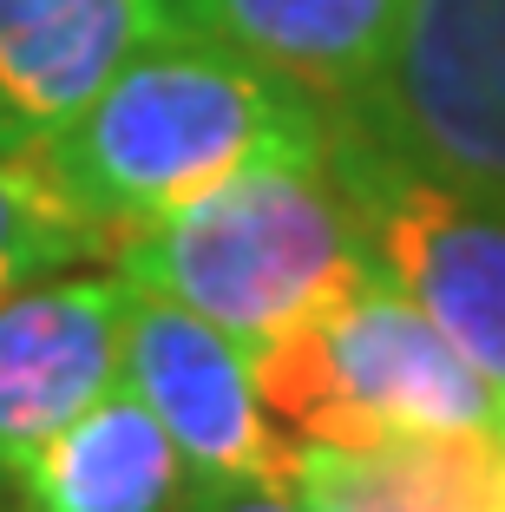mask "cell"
Wrapping results in <instances>:
<instances>
[{"label":"cell","instance_id":"9","mask_svg":"<svg viewBox=\"0 0 505 512\" xmlns=\"http://www.w3.org/2000/svg\"><path fill=\"white\" fill-rule=\"evenodd\" d=\"M164 7L171 27L269 66L328 112L361 106L401 20V0H164Z\"/></svg>","mask_w":505,"mask_h":512},{"label":"cell","instance_id":"8","mask_svg":"<svg viewBox=\"0 0 505 512\" xmlns=\"http://www.w3.org/2000/svg\"><path fill=\"white\" fill-rule=\"evenodd\" d=\"M164 27V0H0V151L46 145Z\"/></svg>","mask_w":505,"mask_h":512},{"label":"cell","instance_id":"1","mask_svg":"<svg viewBox=\"0 0 505 512\" xmlns=\"http://www.w3.org/2000/svg\"><path fill=\"white\" fill-rule=\"evenodd\" d=\"M335 119L342 112L269 66L204 33L164 27L33 151L79 211L125 243L263 158L328 151Z\"/></svg>","mask_w":505,"mask_h":512},{"label":"cell","instance_id":"12","mask_svg":"<svg viewBox=\"0 0 505 512\" xmlns=\"http://www.w3.org/2000/svg\"><path fill=\"white\" fill-rule=\"evenodd\" d=\"M99 256H119V243L66 197L40 151H0V296Z\"/></svg>","mask_w":505,"mask_h":512},{"label":"cell","instance_id":"7","mask_svg":"<svg viewBox=\"0 0 505 512\" xmlns=\"http://www.w3.org/2000/svg\"><path fill=\"white\" fill-rule=\"evenodd\" d=\"M125 270H60L0 296V480L125 381Z\"/></svg>","mask_w":505,"mask_h":512},{"label":"cell","instance_id":"2","mask_svg":"<svg viewBox=\"0 0 505 512\" xmlns=\"http://www.w3.org/2000/svg\"><path fill=\"white\" fill-rule=\"evenodd\" d=\"M112 263L125 283L197 309L243 348L289 335L374 276L328 151H289L223 178L197 204L132 230Z\"/></svg>","mask_w":505,"mask_h":512},{"label":"cell","instance_id":"3","mask_svg":"<svg viewBox=\"0 0 505 512\" xmlns=\"http://www.w3.org/2000/svg\"><path fill=\"white\" fill-rule=\"evenodd\" d=\"M269 421L302 447L368 453L427 427H505L499 394L387 276L250 348Z\"/></svg>","mask_w":505,"mask_h":512},{"label":"cell","instance_id":"10","mask_svg":"<svg viewBox=\"0 0 505 512\" xmlns=\"http://www.w3.org/2000/svg\"><path fill=\"white\" fill-rule=\"evenodd\" d=\"M309 512H505V427H427L368 453L302 447Z\"/></svg>","mask_w":505,"mask_h":512},{"label":"cell","instance_id":"6","mask_svg":"<svg viewBox=\"0 0 505 512\" xmlns=\"http://www.w3.org/2000/svg\"><path fill=\"white\" fill-rule=\"evenodd\" d=\"M125 388L158 414L197 493H230V486L289 493L296 486L302 440H289L269 421L250 348L230 342L197 309L151 296L138 283L125 302Z\"/></svg>","mask_w":505,"mask_h":512},{"label":"cell","instance_id":"13","mask_svg":"<svg viewBox=\"0 0 505 512\" xmlns=\"http://www.w3.org/2000/svg\"><path fill=\"white\" fill-rule=\"evenodd\" d=\"M197 512H309L296 493H276V486H230V493H204Z\"/></svg>","mask_w":505,"mask_h":512},{"label":"cell","instance_id":"11","mask_svg":"<svg viewBox=\"0 0 505 512\" xmlns=\"http://www.w3.org/2000/svg\"><path fill=\"white\" fill-rule=\"evenodd\" d=\"M184 453L132 388H112L66 421L14 473L20 512H171L184 499Z\"/></svg>","mask_w":505,"mask_h":512},{"label":"cell","instance_id":"5","mask_svg":"<svg viewBox=\"0 0 505 512\" xmlns=\"http://www.w3.org/2000/svg\"><path fill=\"white\" fill-rule=\"evenodd\" d=\"M348 119L401 165L505 204V0H401Z\"/></svg>","mask_w":505,"mask_h":512},{"label":"cell","instance_id":"4","mask_svg":"<svg viewBox=\"0 0 505 512\" xmlns=\"http://www.w3.org/2000/svg\"><path fill=\"white\" fill-rule=\"evenodd\" d=\"M328 165L355 204L374 276H387L486 375L505 414V204L401 165L348 112L335 119Z\"/></svg>","mask_w":505,"mask_h":512}]
</instances>
